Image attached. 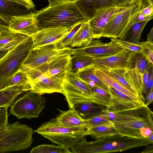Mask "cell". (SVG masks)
<instances>
[{
	"mask_svg": "<svg viewBox=\"0 0 153 153\" xmlns=\"http://www.w3.org/2000/svg\"><path fill=\"white\" fill-rule=\"evenodd\" d=\"M72 58L71 71L73 72H75L79 69L94 65L93 58L91 57H72Z\"/></svg>",
	"mask_w": 153,
	"mask_h": 153,
	"instance_id": "cell-35",
	"label": "cell"
},
{
	"mask_svg": "<svg viewBox=\"0 0 153 153\" xmlns=\"http://www.w3.org/2000/svg\"><path fill=\"white\" fill-rule=\"evenodd\" d=\"M133 53L123 49L111 55L93 58L94 65L100 69L129 68Z\"/></svg>",
	"mask_w": 153,
	"mask_h": 153,
	"instance_id": "cell-15",
	"label": "cell"
},
{
	"mask_svg": "<svg viewBox=\"0 0 153 153\" xmlns=\"http://www.w3.org/2000/svg\"><path fill=\"white\" fill-rule=\"evenodd\" d=\"M34 131L68 149L85 136L88 135L86 126H64L60 125L55 118L42 124Z\"/></svg>",
	"mask_w": 153,
	"mask_h": 153,
	"instance_id": "cell-5",
	"label": "cell"
},
{
	"mask_svg": "<svg viewBox=\"0 0 153 153\" xmlns=\"http://www.w3.org/2000/svg\"><path fill=\"white\" fill-rule=\"evenodd\" d=\"M10 31L8 27V24L0 18V32H6Z\"/></svg>",
	"mask_w": 153,
	"mask_h": 153,
	"instance_id": "cell-46",
	"label": "cell"
},
{
	"mask_svg": "<svg viewBox=\"0 0 153 153\" xmlns=\"http://www.w3.org/2000/svg\"><path fill=\"white\" fill-rule=\"evenodd\" d=\"M142 5L145 7L148 5L149 4L153 3V0H142Z\"/></svg>",
	"mask_w": 153,
	"mask_h": 153,
	"instance_id": "cell-52",
	"label": "cell"
},
{
	"mask_svg": "<svg viewBox=\"0 0 153 153\" xmlns=\"http://www.w3.org/2000/svg\"><path fill=\"white\" fill-rule=\"evenodd\" d=\"M94 39L88 22L82 24L75 34L70 47L80 48L89 44Z\"/></svg>",
	"mask_w": 153,
	"mask_h": 153,
	"instance_id": "cell-24",
	"label": "cell"
},
{
	"mask_svg": "<svg viewBox=\"0 0 153 153\" xmlns=\"http://www.w3.org/2000/svg\"><path fill=\"white\" fill-rule=\"evenodd\" d=\"M7 133L0 137V153L23 150L30 147L33 141V128L15 122L8 125Z\"/></svg>",
	"mask_w": 153,
	"mask_h": 153,
	"instance_id": "cell-6",
	"label": "cell"
},
{
	"mask_svg": "<svg viewBox=\"0 0 153 153\" xmlns=\"http://www.w3.org/2000/svg\"><path fill=\"white\" fill-rule=\"evenodd\" d=\"M11 32V31H9V32H0V38L3 35H4V34H5L6 33H7L8 32Z\"/></svg>",
	"mask_w": 153,
	"mask_h": 153,
	"instance_id": "cell-54",
	"label": "cell"
},
{
	"mask_svg": "<svg viewBox=\"0 0 153 153\" xmlns=\"http://www.w3.org/2000/svg\"><path fill=\"white\" fill-rule=\"evenodd\" d=\"M75 3L88 21L94 16L97 9V0H77Z\"/></svg>",
	"mask_w": 153,
	"mask_h": 153,
	"instance_id": "cell-31",
	"label": "cell"
},
{
	"mask_svg": "<svg viewBox=\"0 0 153 153\" xmlns=\"http://www.w3.org/2000/svg\"><path fill=\"white\" fill-rule=\"evenodd\" d=\"M122 3L97 9L94 16L88 21L94 39H99L101 37L106 25L118 11Z\"/></svg>",
	"mask_w": 153,
	"mask_h": 153,
	"instance_id": "cell-16",
	"label": "cell"
},
{
	"mask_svg": "<svg viewBox=\"0 0 153 153\" xmlns=\"http://www.w3.org/2000/svg\"><path fill=\"white\" fill-rule=\"evenodd\" d=\"M93 39L88 45L72 48V57L87 56L93 58L106 56L115 54L122 50V48L112 38L111 42L104 43L100 39Z\"/></svg>",
	"mask_w": 153,
	"mask_h": 153,
	"instance_id": "cell-13",
	"label": "cell"
},
{
	"mask_svg": "<svg viewBox=\"0 0 153 153\" xmlns=\"http://www.w3.org/2000/svg\"><path fill=\"white\" fill-rule=\"evenodd\" d=\"M72 50L70 47L59 48L56 44L32 50L22 67L28 68H35L45 62L71 55Z\"/></svg>",
	"mask_w": 153,
	"mask_h": 153,
	"instance_id": "cell-12",
	"label": "cell"
},
{
	"mask_svg": "<svg viewBox=\"0 0 153 153\" xmlns=\"http://www.w3.org/2000/svg\"><path fill=\"white\" fill-rule=\"evenodd\" d=\"M117 4V0H97V9L98 8L114 6Z\"/></svg>",
	"mask_w": 153,
	"mask_h": 153,
	"instance_id": "cell-42",
	"label": "cell"
},
{
	"mask_svg": "<svg viewBox=\"0 0 153 153\" xmlns=\"http://www.w3.org/2000/svg\"><path fill=\"white\" fill-rule=\"evenodd\" d=\"M25 36L26 35L11 31L8 32L0 38V45H3Z\"/></svg>",
	"mask_w": 153,
	"mask_h": 153,
	"instance_id": "cell-39",
	"label": "cell"
},
{
	"mask_svg": "<svg viewBox=\"0 0 153 153\" xmlns=\"http://www.w3.org/2000/svg\"><path fill=\"white\" fill-rule=\"evenodd\" d=\"M30 10L16 2L0 0V18L7 24L14 17L30 13Z\"/></svg>",
	"mask_w": 153,
	"mask_h": 153,
	"instance_id": "cell-20",
	"label": "cell"
},
{
	"mask_svg": "<svg viewBox=\"0 0 153 153\" xmlns=\"http://www.w3.org/2000/svg\"><path fill=\"white\" fill-rule=\"evenodd\" d=\"M73 108L82 118L88 119L105 113L106 107L94 102H87L75 104Z\"/></svg>",
	"mask_w": 153,
	"mask_h": 153,
	"instance_id": "cell-21",
	"label": "cell"
},
{
	"mask_svg": "<svg viewBox=\"0 0 153 153\" xmlns=\"http://www.w3.org/2000/svg\"><path fill=\"white\" fill-rule=\"evenodd\" d=\"M33 43L31 36H28L0 59V89L9 86L13 76L22 68L32 50Z\"/></svg>",
	"mask_w": 153,
	"mask_h": 153,
	"instance_id": "cell-4",
	"label": "cell"
},
{
	"mask_svg": "<svg viewBox=\"0 0 153 153\" xmlns=\"http://www.w3.org/2000/svg\"><path fill=\"white\" fill-rule=\"evenodd\" d=\"M30 153H71L69 149L60 146L52 144H43L35 147L31 150Z\"/></svg>",
	"mask_w": 153,
	"mask_h": 153,
	"instance_id": "cell-33",
	"label": "cell"
},
{
	"mask_svg": "<svg viewBox=\"0 0 153 153\" xmlns=\"http://www.w3.org/2000/svg\"><path fill=\"white\" fill-rule=\"evenodd\" d=\"M88 135L96 139L108 136L119 134L113 126L102 125L94 127H86Z\"/></svg>",
	"mask_w": 153,
	"mask_h": 153,
	"instance_id": "cell-28",
	"label": "cell"
},
{
	"mask_svg": "<svg viewBox=\"0 0 153 153\" xmlns=\"http://www.w3.org/2000/svg\"><path fill=\"white\" fill-rule=\"evenodd\" d=\"M153 71L151 73L149 78L148 82L146 88V94H147L153 88Z\"/></svg>",
	"mask_w": 153,
	"mask_h": 153,
	"instance_id": "cell-45",
	"label": "cell"
},
{
	"mask_svg": "<svg viewBox=\"0 0 153 153\" xmlns=\"http://www.w3.org/2000/svg\"><path fill=\"white\" fill-rule=\"evenodd\" d=\"M147 147L146 149L143 152H142V153H153V146H147Z\"/></svg>",
	"mask_w": 153,
	"mask_h": 153,
	"instance_id": "cell-50",
	"label": "cell"
},
{
	"mask_svg": "<svg viewBox=\"0 0 153 153\" xmlns=\"http://www.w3.org/2000/svg\"><path fill=\"white\" fill-rule=\"evenodd\" d=\"M61 125L66 127L85 126V119L82 118L74 109L61 111L55 118Z\"/></svg>",
	"mask_w": 153,
	"mask_h": 153,
	"instance_id": "cell-22",
	"label": "cell"
},
{
	"mask_svg": "<svg viewBox=\"0 0 153 153\" xmlns=\"http://www.w3.org/2000/svg\"><path fill=\"white\" fill-rule=\"evenodd\" d=\"M19 3L29 10L34 8L35 5L32 0H9Z\"/></svg>",
	"mask_w": 153,
	"mask_h": 153,
	"instance_id": "cell-44",
	"label": "cell"
},
{
	"mask_svg": "<svg viewBox=\"0 0 153 153\" xmlns=\"http://www.w3.org/2000/svg\"><path fill=\"white\" fill-rule=\"evenodd\" d=\"M84 123L86 127H94L102 125L114 126L113 123L110 120L106 112L103 114L89 119H85Z\"/></svg>",
	"mask_w": 153,
	"mask_h": 153,
	"instance_id": "cell-34",
	"label": "cell"
},
{
	"mask_svg": "<svg viewBox=\"0 0 153 153\" xmlns=\"http://www.w3.org/2000/svg\"><path fill=\"white\" fill-rule=\"evenodd\" d=\"M72 57L69 55L46 62L32 68L22 67L30 81L37 76L44 75L48 77L55 76L63 79L72 69Z\"/></svg>",
	"mask_w": 153,
	"mask_h": 153,
	"instance_id": "cell-10",
	"label": "cell"
},
{
	"mask_svg": "<svg viewBox=\"0 0 153 153\" xmlns=\"http://www.w3.org/2000/svg\"><path fill=\"white\" fill-rule=\"evenodd\" d=\"M72 28L59 27L39 30L31 36L32 50L53 44H56L59 48L60 43Z\"/></svg>",
	"mask_w": 153,
	"mask_h": 153,
	"instance_id": "cell-14",
	"label": "cell"
},
{
	"mask_svg": "<svg viewBox=\"0 0 153 153\" xmlns=\"http://www.w3.org/2000/svg\"><path fill=\"white\" fill-rule=\"evenodd\" d=\"M35 19L39 30L59 27L73 28L78 24L88 21L75 2L62 1L37 11Z\"/></svg>",
	"mask_w": 153,
	"mask_h": 153,
	"instance_id": "cell-2",
	"label": "cell"
},
{
	"mask_svg": "<svg viewBox=\"0 0 153 153\" xmlns=\"http://www.w3.org/2000/svg\"><path fill=\"white\" fill-rule=\"evenodd\" d=\"M62 94L65 96L69 108L75 104L94 102L92 91L89 85L79 77L76 72L71 71L62 79Z\"/></svg>",
	"mask_w": 153,
	"mask_h": 153,
	"instance_id": "cell-9",
	"label": "cell"
},
{
	"mask_svg": "<svg viewBox=\"0 0 153 153\" xmlns=\"http://www.w3.org/2000/svg\"><path fill=\"white\" fill-rule=\"evenodd\" d=\"M30 91L41 95L57 92L62 94V79L41 75L30 82Z\"/></svg>",
	"mask_w": 153,
	"mask_h": 153,
	"instance_id": "cell-17",
	"label": "cell"
},
{
	"mask_svg": "<svg viewBox=\"0 0 153 153\" xmlns=\"http://www.w3.org/2000/svg\"><path fill=\"white\" fill-rule=\"evenodd\" d=\"M8 108L0 107V131L7 128L9 125L7 110Z\"/></svg>",
	"mask_w": 153,
	"mask_h": 153,
	"instance_id": "cell-40",
	"label": "cell"
},
{
	"mask_svg": "<svg viewBox=\"0 0 153 153\" xmlns=\"http://www.w3.org/2000/svg\"><path fill=\"white\" fill-rule=\"evenodd\" d=\"M49 5V6H51L56 3L61 1L62 0H48Z\"/></svg>",
	"mask_w": 153,
	"mask_h": 153,
	"instance_id": "cell-49",
	"label": "cell"
},
{
	"mask_svg": "<svg viewBox=\"0 0 153 153\" xmlns=\"http://www.w3.org/2000/svg\"><path fill=\"white\" fill-rule=\"evenodd\" d=\"M89 86L92 91L91 97L94 103L107 107L111 98L109 92L96 85Z\"/></svg>",
	"mask_w": 153,
	"mask_h": 153,
	"instance_id": "cell-30",
	"label": "cell"
},
{
	"mask_svg": "<svg viewBox=\"0 0 153 153\" xmlns=\"http://www.w3.org/2000/svg\"><path fill=\"white\" fill-rule=\"evenodd\" d=\"M148 22L147 21H142L132 25L124 35L118 39L137 44L139 42L142 31Z\"/></svg>",
	"mask_w": 153,
	"mask_h": 153,
	"instance_id": "cell-27",
	"label": "cell"
},
{
	"mask_svg": "<svg viewBox=\"0 0 153 153\" xmlns=\"http://www.w3.org/2000/svg\"><path fill=\"white\" fill-rule=\"evenodd\" d=\"M151 64L142 52H141L132 54L129 68L135 69L143 75Z\"/></svg>",
	"mask_w": 153,
	"mask_h": 153,
	"instance_id": "cell-29",
	"label": "cell"
},
{
	"mask_svg": "<svg viewBox=\"0 0 153 153\" xmlns=\"http://www.w3.org/2000/svg\"><path fill=\"white\" fill-rule=\"evenodd\" d=\"M9 86L20 87L25 92L30 90L31 89L30 81L22 68L13 76Z\"/></svg>",
	"mask_w": 153,
	"mask_h": 153,
	"instance_id": "cell-32",
	"label": "cell"
},
{
	"mask_svg": "<svg viewBox=\"0 0 153 153\" xmlns=\"http://www.w3.org/2000/svg\"><path fill=\"white\" fill-rule=\"evenodd\" d=\"M95 74L108 87H110L124 93L134 100L141 104H144L145 101L133 93L105 73L100 69L96 68Z\"/></svg>",
	"mask_w": 153,
	"mask_h": 153,
	"instance_id": "cell-23",
	"label": "cell"
},
{
	"mask_svg": "<svg viewBox=\"0 0 153 153\" xmlns=\"http://www.w3.org/2000/svg\"><path fill=\"white\" fill-rule=\"evenodd\" d=\"M147 42H153V27H152L148 34L147 36Z\"/></svg>",
	"mask_w": 153,
	"mask_h": 153,
	"instance_id": "cell-48",
	"label": "cell"
},
{
	"mask_svg": "<svg viewBox=\"0 0 153 153\" xmlns=\"http://www.w3.org/2000/svg\"><path fill=\"white\" fill-rule=\"evenodd\" d=\"M153 100V88L147 94L145 100H146L145 105L148 106V105L151 103Z\"/></svg>",
	"mask_w": 153,
	"mask_h": 153,
	"instance_id": "cell-47",
	"label": "cell"
},
{
	"mask_svg": "<svg viewBox=\"0 0 153 153\" xmlns=\"http://www.w3.org/2000/svg\"><path fill=\"white\" fill-rule=\"evenodd\" d=\"M139 13L147 16H153V3H150L145 7L142 5Z\"/></svg>",
	"mask_w": 153,
	"mask_h": 153,
	"instance_id": "cell-43",
	"label": "cell"
},
{
	"mask_svg": "<svg viewBox=\"0 0 153 153\" xmlns=\"http://www.w3.org/2000/svg\"><path fill=\"white\" fill-rule=\"evenodd\" d=\"M112 39L122 48L130 51L133 54L142 51V48L138 44L132 43L125 40L119 39L117 38Z\"/></svg>",
	"mask_w": 153,
	"mask_h": 153,
	"instance_id": "cell-36",
	"label": "cell"
},
{
	"mask_svg": "<svg viewBox=\"0 0 153 153\" xmlns=\"http://www.w3.org/2000/svg\"><path fill=\"white\" fill-rule=\"evenodd\" d=\"M8 26L12 32L31 36L39 30L35 19V13L14 17Z\"/></svg>",
	"mask_w": 153,
	"mask_h": 153,
	"instance_id": "cell-18",
	"label": "cell"
},
{
	"mask_svg": "<svg viewBox=\"0 0 153 153\" xmlns=\"http://www.w3.org/2000/svg\"><path fill=\"white\" fill-rule=\"evenodd\" d=\"M9 130V126L4 129L0 131V137H2L5 134L8 132Z\"/></svg>",
	"mask_w": 153,
	"mask_h": 153,
	"instance_id": "cell-51",
	"label": "cell"
},
{
	"mask_svg": "<svg viewBox=\"0 0 153 153\" xmlns=\"http://www.w3.org/2000/svg\"><path fill=\"white\" fill-rule=\"evenodd\" d=\"M153 143L146 139L127 137L119 134L91 142H87L83 138L71 149L73 153H106L122 152Z\"/></svg>",
	"mask_w": 153,
	"mask_h": 153,
	"instance_id": "cell-3",
	"label": "cell"
},
{
	"mask_svg": "<svg viewBox=\"0 0 153 153\" xmlns=\"http://www.w3.org/2000/svg\"><path fill=\"white\" fill-rule=\"evenodd\" d=\"M93 65L83 68L76 72L79 78L89 85H96L109 92V87L95 74Z\"/></svg>",
	"mask_w": 153,
	"mask_h": 153,
	"instance_id": "cell-25",
	"label": "cell"
},
{
	"mask_svg": "<svg viewBox=\"0 0 153 153\" xmlns=\"http://www.w3.org/2000/svg\"><path fill=\"white\" fill-rule=\"evenodd\" d=\"M82 24V23H79L73 27L60 43L59 48L70 47L75 34Z\"/></svg>",
	"mask_w": 153,
	"mask_h": 153,
	"instance_id": "cell-37",
	"label": "cell"
},
{
	"mask_svg": "<svg viewBox=\"0 0 153 153\" xmlns=\"http://www.w3.org/2000/svg\"><path fill=\"white\" fill-rule=\"evenodd\" d=\"M109 92L111 95V98L109 105L106 108V111L107 112L125 109L142 105L124 93L111 87H109Z\"/></svg>",
	"mask_w": 153,
	"mask_h": 153,
	"instance_id": "cell-19",
	"label": "cell"
},
{
	"mask_svg": "<svg viewBox=\"0 0 153 153\" xmlns=\"http://www.w3.org/2000/svg\"><path fill=\"white\" fill-rule=\"evenodd\" d=\"M23 94L11 105L10 114L19 119L38 117L45 107L46 100L42 95L30 90Z\"/></svg>",
	"mask_w": 153,
	"mask_h": 153,
	"instance_id": "cell-8",
	"label": "cell"
},
{
	"mask_svg": "<svg viewBox=\"0 0 153 153\" xmlns=\"http://www.w3.org/2000/svg\"><path fill=\"white\" fill-rule=\"evenodd\" d=\"M142 0H126L106 25L101 37L119 38L128 22L140 10Z\"/></svg>",
	"mask_w": 153,
	"mask_h": 153,
	"instance_id": "cell-7",
	"label": "cell"
},
{
	"mask_svg": "<svg viewBox=\"0 0 153 153\" xmlns=\"http://www.w3.org/2000/svg\"><path fill=\"white\" fill-rule=\"evenodd\" d=\"M137 44L140 45L142 49V51L150 63L153 64V42L147 41L139 42Z\"/></svg>",
	"mask_w": 153,
	"mask_h": 153,
	"instance_id": "cell-38",
	"label": "cell"
},
{
	"mask_svg": "<svg viewBox=\"0 0 153 153\" xmlns=\"http://www.w3.org/2000/svg\"><path fill=\"white\" fill-rule=\"evenodd\" d=\"M77 0H62V1H65L75 2Z\"/></svg>",
	"mask_w": 153,
	"mask_h": 153,
	"instance_id": "cell-53",
	"label": "cell"
},
{
	"mask_svg": "<svg viewBox=\"0 0 153 153\" xmlns=\"http://www.w3.org/2000/svg\"><path fill=\"white\" fill-rule=\"evenodd\" d=\"M25 92L21 88L9 86L0 89V107H10L15 100Z\"/></svg>",
	"mask_w": 153,
	"mask_h": 153,
	"instance_id": "cell-26",
	"label": "cell"
},
{
	"mask_svg": "<svg viewBox=\"0 0 153 153\" xmlns=\"http://www.w3.org/2000/svg\"><path fill=\"white\" fill-rule=\"evenodd\" d=\"M153 71V64H151L142 75V87L143 93L146 94L147 85L152 71Z\"/></svg>",
	"mask_w": 153,
	"mask_h": 153,
	"instance_id": "cell-41",
	"label": "cell"
},
{
	"mask_svg": "<svg viewBox=\"0 0 153 153\" xmlns=\"http://www.w3.org/2000/svg\"><path fill=\"white\" fill-rule=\"evenodd\" d=\"M105 73L127 90L145 100L142 87V75L129 68L103 69Z\"/></svg>",
	"mask_w": 153,
	"mask_h": 153,
	"instance_id": "cell-11",
	"label": "cell"
},
{
	"mask_svg": "<svg viewBox=\"0 0 153 153\" xmlns=\"http://www.w3.org/2000/svg\"><path fill=\"white\" fill-rule=\"evenodd\" d=\"M105 112L120 135L151 142L149 136L153 133V113L145 104Z\"/></svg>",
	"mask_w": 153,
	"mask_h": 153,
	"instance_id": "cell-1",
	"label": "cell"
}]
</instances>
